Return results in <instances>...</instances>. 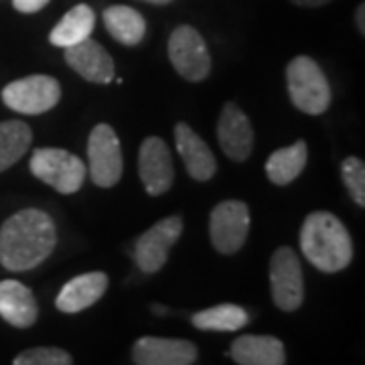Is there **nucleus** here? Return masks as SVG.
Masks as SVG:
<instances>
[{"mask_svg": "<svg viewBox=\"0 0 365 365\" xmlns=\"http://www.w3.org/2000/svg\"><path fill=\"white\" fill-rule=\"evenodd\" d=\"M355 23H357L359 33L364 35L365 33V4H359V6H357V13H355Z\"/></svg>", "mask_w": 365, "mask_h": 365, "instance_id": "nucleus-28", "label": "nucleus"}, {"mask_svg": "<svg viewBox=\"0 0 365 365\" xmlns=\"http://www.w3.org/2000/svg\"><path fill=\"white\" fill-rule=\"evenodd\" d=\"M182 220L179 215L165 217L146 230L134 246V262L144 274L158 272L169 258L170 248L181 237Z\"/></svg>", "mask_w": 365, "mask_h": 365, "instance_id": "nucleus-10", "label": "nucleus"}, {"mask_svg": "<svg viewBox=\"0 0 365 365\" xmlns=\"http://www.w3.org/2000/svg\"><path fill=\"white\" fill-rule=\"evenodd\" d=\"M290 2L297 6H304V9H317V6H325L333 0H290Z\"/></svg>", "mask_w": 365, "mask_h": 365, "instance_id": "nucleus-27", "label": "nucleus"}, {"mask_svg": "<svg viewBox=\"0 0 365 365\" xmlns=\"http://www.w3.org/2000/svg\"><path fill=\"white\" fill-rule=\"evenodd\" d=\"M175 143H177V150H179L191 179L205 182L215 175L217 160L213 157L207 143L189 124L181 122L175 126Z\"/></svg>", "mask_w": 365, "mask_h": 365, "instance_id": "nucleus-15", "label": "nucleus"}, {"mask_svg": "<svg viewBox=\"0 0 365 365\" xmlns=\"http://www.w3.org/2000/svg\"><path fill=\"white\" fill-rule=\"evenodd\" d=\"M104 25L108 33L122 45H138L144 39L146 33V23L143 14L134 11L130 6L116 4L104 11Z\"/></svg>", "mask_w": 365, "mask_h": 365, "instance_id": "nucleus-21", "label": "nucleus"}, {"mask_svg": "<svg viewBox=\"0 0 365 365\" xmlns=\"http://www.w3.org/2000/svg\"><path fill=\"white\" fill-rule=\"evenodd\" d=\"M13 365H73V357L61 347H33L19 353Z\"/></svg>", "mask_w": 365, "mask_h": 365, "instance_id": "nucleus-25", "label": "nucleus"}, {"mask_svg": "<svg viewBox=\"0 0 365 365\" xmlns=\"http://www.w3.org/2000/svg\"><path fill=\"white\" fill-rule=\"evenodd\" d=\"M138 175L146 193L153 197L167 193L175 179L173 157L167 143L158 136H148L140 144L138 153Z\"/></svg>", "mask_w": 365, "mask_h": 365, "instance_id": "nucleus-11", "label": "nucleus"}, {"mask_svg": "<svg viewBox=\"0 0 365 365\" xmlns=\"http://www.w3.org/2000/svg\"><path fill=\"white\" fill-rule=\"evenodd\" d=\"M96 26V14L88 4H78L73 6L66 16L53 26L49 33V41L55 47L67 49L71 45H78L81 41L90 39L91 31Z\"/></svg>", "mask_w": 365, "mask_h": 365, "instance_id": "nucleus-19", "label": "nucleus"}, {"mask_svg": "<svg viewBox=\"0 0 365 365\" xmlns=\"http://www.w3.org/2000/svg\"><path fill=\"white\" fill-rule=\"evenodd\" d=\"M341 175L343 182L349 191L351 199L359 205L365 207V165L361 158L349 157L341 163Z\"/></svg>", "mask_w": 365, "mask_h": 365, "instance_id": "nucleus-24", "label": "nucleus"}, {"mask_svg": "<svg viewBox=\"0 0 365 365\" xmlns=\"http://www.w3.org/2000/svg\"><path fill=\"white\" fill-rule=\"evenodd\" d=\"M47 4H49V0H13L14 9L25 14L39 13L41 9H45Z\"/></svg>", "mask_w": 365, "mask_h": 365, "instance_id": "nucleus-26", "label": "nucleus"}, {"mask_svg": "<svg viewBox=\"0 0 365 365\" xmlns=\"http://www.w3.org/2000/svg\"><path fill=\"white\" fill-rule=\"evenodd\" d=\"M169 59L175 71L187 81H201L211 71V55L203 37L193 26L181 25L170 33Z\"/></svg>", "mask_w": 365, "mask_h": 365, "instance_id": "nucleus-7", "label": "nucleus"}, {"mask_svg": "<svg viewBox=\"0 0 365 365\" xmlns=\"http://www.w3.org/2000/svg\"><path fill=\"white\" fill-rule=\"evenodd\" d=\"M309 158V148L304 140H297L287 148L274 150L266 163V175L274 185H288L299 177Z\"/></svg>", "mask_w": 365, "mask_h": 365, "instance_id": "nucleus-20", "label": "nucleus"}, {"mask_svg": "<svg viewBox=\"0 0 365 365\" xmlns=\"http://www.w3.org/2000/svg\"><path fill=\"white\" fill-rule=\"evenodd\" d=\"M287 86L292 104L304 114L319 116L327 112L331 104V88L325 73L317 61L307 55H299L288 63Z\"/></svg>", "mask_w": 365, "mask_h": 365, "instance_id": "nucleus-3", "label": "nucleus"}, {"mask_svg": "<svg viewBox=\"0 0 365 365\" xmlns=\"http://www.w3.org/2000/svg\"><path fill=\"white\" fill-rule=\"evenodd\" d=\"M0 317L16 329L35 325L39 307L31 288L19 280H0Z\"/></svg>", "mask_w": 365, "mask_h": 365, "instance_id": "nucleus-17", "label": "nucleus"}, {"mask_svg": "<svg viewBox=\"0 0 365 365\" xmlns=\"http://www.w3.org/2000/svg\"><path fill=\"white\" fill-rule=\"evenodd\" d=\"M57 230L51 215L41 209H23L0 227V264L11 272L37 268L51 256Z\"/></svg>", "mask_w": 365, "mask_h": 365, "instance_id": "nucleus-1", "label": "nucleus"}, {"mask_svg": "<svg viewBox=\"0 0 365 365\" xmlns=\"http://www.w3.org/2000/svg\"><path fill=\"white\" fill-rule=\"evenodd\" d=\"M230 357L237 365H284V343L272 335H242L232 343Z\"/></svg>", "mask_w": 365, "mask_h": 365, "instance_id": "nucleus-18", "label": "nucleus"}, {"mask_svg": "<svg viewBox=\"0 0 365 365\" xmlns=\"http://www.w3.org/2000/svg\"><path fill=\"white\" fill-rule=\"evenodd\" d=\"M66 63L86 81L100 83V86L110 83L116 76V66L110 53L106 51L100 43L91 39L67 47Z\"/></svg>", "mask_w": 365, "mask_h": 365, "instance_id": "nucleus-14", "label": "nucleus"}, {"mask_svg": "<svg viewBox=\"0 0 365 365\" xmlns=\"http://www.w3.org/2000/svg\"><path fill=\"white\" fill-rule=\"evenodd\" d=\"M146 2H153V4H169L170 0H146Z\"/></svg>", "mask_w": 365, "mask_h": 365, "instance_id": "nucleus-29", "label": "nucleus"}, {"mask_svg": "<svg viewBox=\"0 0 365 365\" xmlns=\"http://www.w3.org/2000/svg\"><path fill=\"white\" fill-rule=\"evenodd\" d=\"M195 343L167 337H140L132 347L136 365H193L197 361Z\"/></svg>", "mask_w": 365, "mask_h": 365, "instance_id": "nucleus-12", "label": "nucleus"}, {"mask_svg": "<svg viewBox=\"0 0 365 365\" xmlns=\"http://www.w3.org/2000/svg\"><path fill=\"white\" fill-rule=\"evenodd\" d=\"M33 132L23 120L0 122V173L11 169L31 148Z\"/></svg>", "mask_w": 365, "mask_h": 365, "instance_id": "nucleus-22", "label": "nucleus"}, {"mask_svg": "<svg viewBox=\"0 0 365 365\" xmlns=\"http://www.w3.org/2000/svg\"><path fill=\"white\" fill-rule=\"evenodd\" d=\"M248 313L237 304H217L191 317V323L199 331H220L232 333L248 325Z\"/></svg>", "mask_w": 365, "mask_h": 365, "instance_id": "nucleus-23", "label": "nucleus"}, {"mask_svg": "<svg viewBox=\"0 0 365 365\" xmlns=\"http://www.w3.org/2000/svg\"><path fill=\"white\" fill-rule=\"evenodd\" d=\"M108 276L104 272H88L69 280L57 294L55 307L66 314H76L93 307L104 297Z\"/></svg>", "mask_w": 365, "mask_h": 365, "instance_id": "nucleus-16", "label": "nucleus"}, {"mask_svg": "<svg viewBox=\"0 0 365 365\" xmlns=\"http://www.w3.org/2000/svg\"><path fill=\"white\" fill-rule=\"evenodd\" d=\"M270 290L274 304L284 311L294 313L304 300V276L299 256L292 248H278L270 258Z\"/></svg>", "mask_w": 365, "mask_h": 365, "instance_id": "nucleus-6", "label": "nucleus"}, {"mask_svg": "<svg viewBox=\"0 0 365 365\" xmlns=\"http://www.w3.org/2000/svg\"><path fill=\"white\" fill-rule=\"evenodd\" d=\"M250 209L244 201H222L211 211L209 237L220 254H235L248 240Z\"/></svg>", "mask_w": 365, "mask_h": 365, "instance_id": "nucleus-9", "label": "nucleus"}, {"mask_svg": "<svg viewBox=\"0 0 365 365\" xmlns=\"http://www.w3.org/2000/svg\"><path fill=\"white\" fill-rule=\"evenodd\" d=\"M61 100V86L51 76H29L11 81L2 90V102L11 110L26 116H37L53 110Z\"/></svg>", "mask_w": 365, "mask_h": 365, "instance_id": "nucleus-5", "label": "nucleus"}, {"mask_svg": "<svg viewBox=\"0 0 365 365\" xmlns=\"http://www.w3.org/2000/svg\"><path fill=\"white\" fill-rule=\"evenodd\" d=\"M88 169H90L91 181L98 187H114L124 170L122 160V148L118 134L108 124H98L90 134L88 140Z\"/></svg>", "mask_w": 365, "mask_h": 365, "instance_id": "nucleus-8", "label": "nucleus"}, {"mask_svg": "<svg viewBox=\"0 0 365 365\" xmlns=\"http://www.w3.org/2000/svg\"><path fill=\"white\" fill-rule=\"evenodd\" d=\"M300 250L317 270L327 274L345 270L353 258L351 235L329 211L307 215L300 230Z\"/></svg>", "mask_w": 365, "mask_h": 365, "instance_id": "nucleus-2", "label": "nucleus"}, {"mask_svg": "<svg viewBox=\"0 0 365 365\" xmlns=\"http://www.w3.org/2000/svg\"><path fill=\"white\" fill-rule=\"evenodd\" d=\"M217 140L225 157H230L235 163H242L252 155L254 148L252 124L248 116L234 102L223 106L222 116L217 122Z\"/></svg>", "mask_w": 365, "mask_h": 365, "instance_id": "nucleus-13", "label": "nucleus"}, {"mask_svg": "<svg viewBox=\"0 0 365 365\" xmlns=\"http://www.w3.org/2000/svg\"><path fill=\"white\" fill-rule=\"evenodd\" d=\"M29 169L55 191L71 195L81 189L88 167L81 163V158L63 148H37L31 157Z\"/></svg>", "mask_w": 365, "mask_h": 365, "instance_id": "nucleus-4", "label": "nucleus"}]
</instances>
